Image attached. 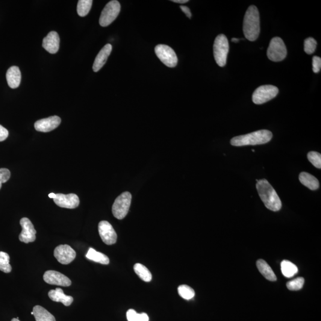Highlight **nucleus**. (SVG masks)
<instances>
[{
    "mask_svg": "<svg viewBox=\"0 0 321 321\" xmlns=\"http://www.w3.org/2000/svg\"><path fill=\"white\" fill-rule=\"evenodd\" d=\"M257 189L262 201L269 210L278 211L281 210L282 203L275 188L266 179L256 180Z\"/></svg>",
    "mask_w": 321,
    "mask_h": 321,
    "instance_id": "f257e3e1",
    "label": "nucleus"
},
{
    "mask_svg": "<svg viewBox=\"0 0 321 321\" xmlns=\"http://www.w3.org/2000/svg\"><path fill=\"white\" fill-rule=\"evenodd\" d=\"M260 17L257 7L250 5L247 8L243 20V31L247 40L255 41L260 34Z\"/></svg>",
    "mask_w": 321,
    "mask_h": 321,
    "instance_id": "f03ea898",
    "label": "nucleus"
},
{
    "mask_svg": "<svg viewBox=\"0 0 321 321\" xmlns=\"http://www.w3.org/2000/svg\"><path fill=\"white\" fill-rule=\"evenodd\" d=\"M273 138L272 132L261 130L247 135L234 137L231 140V145L234 146L263 145L269 142Z\"/></svg>",
    "mask_w": 321,
    "mask_h": 321,
    "instance_id": "7ed1b4c3",
    "label": "nucleus"
},
{
    "mask_svg": "<svg viewBox=\"0 0 321 321\" xmlns=\"http://www.w3.org/2000/svg\"><path fill=\"white\" fill-rule=\"evenodd\" d=\"M214 56L216 63L220 67H225L229 52V43L226 35H218L214 44Z\"/></svg>",
    "mask_w": 321,
    "mask_h": 321,
    "instance_id": "20e7f679",
    "label": "nucleus"
},
{
    "mask_svg": "<svg viewBox=\"0 0 321 321\" xmlns=\"http://www.w3.org/2000/svg\"><path fill=\"white\" fill-rule=\"evenodd\" d=\"M132 201V195L128 191L121 194L115 200L112 207V212L114 217L118 220H122L128 214Z\"/></svg>",
    "mask_w": 321,
    "mask_h": 321,
    "instance_id": "39448f33",
    "label": "nucleus"
},
{
    "mask_svg": "<svg viewBox=\"0 0 321 321\" xmlns=\"http://www.w3.org/2000/svg\"><path fill=\"white\" fill-rule=\"evenodd\" d=\"M287 54L286 46L281 38H273L267 50V56L270 60L275 62L282 61L286 57Z\"/></svg>",
    "mask_w": 321,
    "mask_h": 321,
    "instance_id": "423d86ee",
    "label": "nucleus"
},
{
    "mask_svg": "<svg viewBox=\"0 0 321 321\" xmlns=\"http://www.w3.org/2000/svg\"><path fill=\"white\" fill-rule=\"evenodd\" d=\"M277 87L273 85H263L257 88L252 95V101L255 104H264L275 98L278 95Z\"/></svg>",
    "mask_w": 321,
    "mask_h": 321,
    "instance_id": "0eeeda50",
    "label": "nucleus"
},
{
    "mask_svg": "<svg viewBox=\"0 0 321 321\" xmlns=\"http://www.w3.org/2000/svg\"><path fill=\"white\" fill-rule=\"evenodd\" d=\"M120 9L121 6L119 1L113 0L109 2L102 11L99 18L100 25L102 27L110 25L119 15Z\"/></svg>",
    "mask_w": 321,
    "mask_h": 321,
    "instance_id": "6e6552de",
    "label": "nucleus"
},
{
    "mask_svg": "<svg viewBox=\"0 0 321 321\" xmlns=\"http://www.w3.org/2000/svg\"><path fill=\"white\" fill-rule=\"evenodd\" d=\"M155 52L158 58L167 67H175L178 64V57L170 46L160 44L155 46Z\"/></svg>",
    "mask_w": 321,
    "mask_h": 321,
    "instance_id": "1a4fd4ad",
    "label": "nucleus"
},
{
    "mask_svg": "<svg viewBox=\"0 0 321 321\" xmlns=\"http://www.w3.org/2000/svg\"><path fill=\"white\" fill-rule=\"evenodd\" d=\"M98 231L103 242L107 245H112L116 243L117 235L110 223L107 221H102L99 223Z\"/></svg>",
    "mask_w": 321,
    "mask_h": 321,
    "instance_id": "9d476101",
    "label": "nucleus"
},
{
    "mask_svg": "<svg viewBox=\"0 0 321 321\" xmlns=\"http://www.w3.org/2000/svg\"><path fill=\"white\" fill-rule=\"evenodd\" d=\"M20 225L22 231L19 236V240L25 243L34 242L36 240L37 231L31 220L28 218H22L20 221Z\"/></svg>",
    "mask_w": 321,
    "mask_h": 321,
    "instance_id": "9b49d317",
    "label": "nucleus"
},
{
    "mask_svg": "<svg viewBox=\"0 0 321 321\" xmlns=\"http://www.w3.org/2000/svg\"><path fill=\"white\" fill-rule=\"evenodd\" d=\"M54 255L57 260L61 264L67 265L74 261L76 253L74 249L67 244H61L54 250Z\"/></svg>",
    "mask_w": 321,
    "mask_h": 321,
    "instance_id": "f8f14e48",
    "label": "nucleus"
},
{
    "mask_svg": "<svg viewBox=\"0 0 321 321\" xmlns=\"http://www.w3.org/2000/svg\"><path fill=\"white\" fill-rule=\"evenodd\" d=\"M53 200L58 207L64 208L75 209L80 204L78 196L74 193H70L68 195L57 193Z\"/></svg>",
    "mask_w": 321,
    "mask_h": 321,
    "instance_id": "ddd939ff",
    "label": "nucleus"
},
{
    "mask_svg": "<svg viewBox=\"0 0 321 321\" xmlns=\"http://www.w3.org/2000/svg\"><path fill=\"white\" fill-rule=\"evenodd\" d=\"M44 280L49 284L68 287L72 284V281L66 275L55 271H47L43 276Z\"/></svg>",
    "mask_w": 321,
    "mask_h": 321,
    "instance_id": "4468645a",
    "label": "nucleus"
},
{
    "mask_svg": "<svg viewBox=\"0 0 321 321\" xmlns=\"http://www.w3.org/2000/svg\"><path fill=\"white\" fill-rule=\"evenodd\" d=\"M61 120L60 117L54 116L46 119L37 121L35 123V129L41 132H49L54 130L60 126Z\"/></svg>",
    "mask_w": 321,
    "mask_h": 321,
    "instance_id": "2eb2a0df",
    "label": "nucleus"
},
{
    "mask_svg": "<svg viewBox=\"0 0 321 321\" xmlns=\"http://www.w3.org/2000/svg\"><path fill=\"white\" fill-rule=\"evenodd\" d=\"M43 46L50 54L57 53L60 48V37L55 31L50 32L47 36L44 38Z\"/></svg>",
    "mask_w": 321,
    "mask_h": 321,
    "instance_id": "dca6fc26",
    "label": "nucleus"
},
{
    "mask_svg": "<svg viewBox=\"0 0 321 321\" xmlns=\"http://www.w3.org/2000/svg\"><path fill=\"white\" fill-rule=\"evenodd\" d=\"M112 51V46L108 44L105 45L97 55L93 65V70L95 72H98L104 66L107 59Z\"/></svg>",
    "mask_w": 321,
    "mask_h": 321,
    "instance_id": "f3484780",
    "label": "nucleus"
},
{
    "mask_svg": "<svg viewBox=\"0 0 321 321\" xmlns=\"http://www.w3.org/2000/svg\"><path fill=\"white\" fill-rule=\"evenodd\" d=\"M48 296L52 301L61 302L66 306L71 305L73 302V297L66 295L64 293L63 290L60 288H57L55 290H50L48 292Z\"/></svg>",
    "mask_w": 321,
    "mask_h": 321,
    "instance_id": "a211bd4d",
    "label": "nucleus"
},
{
    "mask_svg": "<svg viewBox=\"0 0 321 321\" xmlns=\"http://www.w3.org/2000/svg\"><path fill=\"white\" fill-rule=\"evenodd\" d=\"M21 72L18 67L12 66L8 69L6 73V79L8 86L12 89L19 87L21 82Z\"/></svg>",
    "mask_w": 321,
    "mask_h": 321,
    "instance_id": "6ab92c4d",
    "label": "nucleus"
},
{
    "mask_svg": "<svg viewBox=\"0 0 321 321\" xmlns=\"http://www.w3.org/2000/svg\"><path fill=\"white\" fill-rule=\"evenodd\" d=\"M299 181L303 185L312 190H316L320 187L318 180L311 174L302 172L300 174Z\"/></svg>",
    "mask_w": 321,
    "mask_h": 321,
    "instance_id": "aec40b11",
    "label": "nucleus"
},
{
    "mask_svg": "<svg viewBox=\"0 0 321 321\" xmlns=\"http://www.w3.org/2000/svg\"><path fill=\"white\" fill-rule=\"evenodd\" d=\"M31 314L34 315L36 321H56L50 312L39 305L34 306Z\"/></svg>",
    "mask_w": 321,
    "mask_h": 321,
    "instance_id": "412c9836",
    "label": "nucleus"
},
{
    "mask_svg": "<svg viewBox=\"0 0 321 321\" xmlns=\"http://www.w3.org/2000/svg\"><path fill=\"white\" fill-rule=\"evenodd\" d=\"M258 269L261 275H263L265 278L268 280L271 281H276V276L275 273H274L272 268L270 267L266 261L263 260H259L256 263Z\"/></svg>",
    "mask_w": 321,
    "mask_h": 321,
    "instance_id": "4be33fe9",
    "label": "nucleus"
},
{
    "mask_svg": "<svg viewBox=\"0 0 321 321\" xmlns=\"http://www.w3.org/2000/svg\"><path fill=\"white\" fill-rule=\"evenodd\" d=\"M86 257L88 260L103 265H108L110 263V260L107 255H104V253L97 252L93 248H90L88 250Z\"/></svg>",
    "mask_w": 321,
    "mask_h": 321,
    "instance_id": "5701e85b",
    "label": "nucleus"
},
{
    "mask_svg": "<svg viewBox=\"0 0 321 321\" xmlns=\"http://www.w3.org/2000/svg\"><path fill=\"white\" fill-rule=\"evenodd\" d=\"M281 270L282 275L287 278L292 277L298 272V269L295 265L287 260L282 261Z\"/></svg>",
    "mask_w": 321,
    "mask_h": 321,
    "instance_id": "b1692460",
    "label": "nucleus"
},
{
    "mask_svg": "<svg viewBox=\"0 0 321 321\" xmlns=\"http://www.w3.org/2000/svg\"><path fill=\"white\" fill-rule=\"evenodd\" d=\"M134 269L135 273L143 281L145 282L151 281L152 278L151 273L145 266H143L142 264H136L135 265Z\"/></svg>",
    "mask_w": 321,
    "mask_h": 321,
    "instance_id": "393cba45",
    "label": "nucleus"
},
{
    "mask_svg": "<svg viewBox=\"0 0 321 321\" xmlns=\"http://www.w3.org/2000/svg\"><path fill=\"white\" fill-rule=\"evenodd\" d=\"M92 0H79L77 6V12L79 16L85 17L89 13L92 7Z\"/></svg>",
    "mask_w": 321,
    "mask_h": 321,
    "instance_id": "a878e982",
    "label": "nucleus"
},
{
    "mask_svg": "<svg viewBox=\"0 0 321 321\" xmlns=\"http://www.w3.org/2000/svg\"><path fill=\"white\" fill-rule=\"evenodd\" d=\"M12 268L10 264V256L8 253L0 252V271L5 273H10Z\"/></svg>",
    "mask_w": 321,
    "mask_h": 321,
    "instance_id": "bb28decb",
    "label": "nucleus"
},
{
    "mask_svg": "<svg viewBox=\"0 0 321 321\" xmlns=\"http://www.w3.org/2000/svg\"><path fill=\"white\" fill-rule=\"evenodd\" d=\"M178 293L182 298L190 300L195 295V291L187 285H181L178 287Z\"/></svg>",
    "mask_w": 321,
    "mask_h": 321,
    "instance_id": "cd10ccee",
    "label": "nucleus"
},
{
    "mask_svg": "<svg viewBox=\"0 0 321 321\" xmlns=\"http://www.w3.org/2000/svg\"><path fill=\"white\" fill-rule=\"evenodd\" d=\"M128 321H149L148 315L142 313L138 314L134 309H129L126 314Z\"/></svg>",
    "mask_w": 321,
    "mask_h": 321,
    "instance_id": "c85d7f7f",
    "label": "nucleus"
},
{
    "mask_svg": "<svg viewBox=\"0 0 321 321\" xmlns=\"http://www.w3.org/2000/svg\"><path fill=\"white\" fill-rule=\"evenodd\" d=\"M305 279L302 277H299L288 281L287 283V287L288 290L296 291L302 289L304 284Z\"/></svg>",
    "mask_w": 321,
    "mask_h": 321,
    "instance_id": "c756f323",
    "label": "nucleus"
},
{
    "mask_svg": "<svg viewBox=\"0 0 321 321\" xmlns=\"http://www.w3.org/2000/svg\"><path fill=\"white\" fill-rule=\"evenodd\" d=\"M308 160L317 169H321V155L320 153L311 151L308 154Z\"/></svg>",
    "mask_w": 321,
    "mask_h": 321,
    "instance_id": "7c9ffc66",
    "label": "nucleus"
},
{
    "mask_svg": "<svg viewBox=\"0 0 321 321\" xmlns=\"http://www.w3.org/2000/svg\"><path fill=\"white\" fill-rule=\"evenodd\" d=\"M317 43L313 38H308L305 40L304 50L306 54H312L316 49Z\"/></svg>",
    "mask_w": 321,
    "mask_h": 321,
    "instance_id": "2f4dec72",
    "label": "nucleus"
},
{
    "mask_svg": "<svg viewBox=\"0 0 321 321\" xmlns=\"http://www.w3.org/2000/svg\"><path fill=\"white\" fill-rule=\"evenodd\" d=\"M11 173L9 170L7 169H0V189H1L2 184L7 182L10 179Z\"/></svg>",
    "mask_w": 321,
    "mask_h": 321,
    "instance_id": "473e14b6",
    "label": "nucleus"
},
{
    "mask_svg": "<svg viewBox=\"0 0 321 321\" xmlns=\"http://www.w3.org/2000/svg\"><path fill=\"white\" fill-rule=\"evenodd\" d=\"M312 70L315 73H318L320 72L321 68V58L318 56H314L312 58Z\"/></svg>",
    "mask_w": 321,
    "mask_h": 321,
    "instance_id": "72a5a7b5",
    "label": "nucleus"
},
{
    "mask_svg": "<svg viewBox=\"0 0 321 321\" xmlns=\"http://www.w3.org/2000/svg\"><path fill=\"white\" fill-rule=\"evenodd\" d=\"M8 137V131L3 126L0 125V142L5 140Z\"/></svg>",
    "mask_w": 321,
    "mask_h": 321,
    "instance_id": "f704fd0d",
    "label": "nucleus"
},
{
    "mask_svg": "<svg viewBox=\"0 0 321 321\" xmlns=\"http://www.w3.org/2000/svg\"><path fill=\"white\" fill-rule=\"evenodd\" d=\"M181 8V10L183 11V13L186 15L188 18L190 19L191 17V13L190 12V10L189 9V8L187 7V6H182L180 7Z\"/></svg>",
    "mask_w": 321,
    "mask_h": 321,
    "instance_id": "c9c22d12",
    "label": "nucleus"
},
{
    "mask_svg": "<svg viewBox=\"0 0 321 321\" xmlns=\"http://www.w3.org/2000/svg\"><path fill=\"white\" fill-rule=\"evenodd\" d=\"M172 1L176 2V3L184 4L186 3L188 1V0H173Z\"/></svg>",
    "mask_w": 321,
    "mask_h": 321,
    "instance_id": "e433bc0d",
    "label": "nucleus"
},
{
    "mask_svg": "<svg viewBox=\"0 0 321 321\" xmlns=\"http://www.w3.org/2000/svg\"><path fill=\"white\" fill-rule=\"evenodd\" d=\"M56 194L54 193H49L48 195L49 198H51V199H54L55 197Z\"/></svg>",
    "mask_w": 321,
    "mask_h": 321,
    "instance_id": "4c0bfd02",
    "label": "nucleus"
},
{
    "mask_svg": "<svg viewBox=\"0 0 321 321\" xmlns=\"http://www.w3.org/2000/svg\"><path fill=\"white\" fill-rule=\"evenodd\" d=\"M238 41H239V40L237 39V38H232L231 39L232 42H234V43H238Z\"/></svg>",
    "mask_w": 321,
    "mask_h": 321,
    "instance_id": "58836bf2",
    "label": "nucleus"
},
{
    "mask_svg": "<svg viewBox=\"0 0 321 321\" xmlns=\"http://www.w3.org/2000/svg\"><path fill=\"white\" fill-rule=\"evenodd\" d=\"M11 321H20L19 319H17V318H13V319L11 320Z\"/></svg>",
    "mask_w": 321,
    "mask_h": 321,
    "instance_id": "ea45409f",
    "label": "nucleus"
},
{
    "mask_svg": "<svg viewBox=\"0 0 321 321\" xmlns=\"http://www.w3.org/2000/svg\"><path fill=\"white\" fill-rule=\"evenodd\" d=\"M252 152H255V150H254V149H253V150H252Z\"/></svg>",
    "mask_w": 321,
    "mask_h": 321,
    "instance_id": "a19ab883",
    "label": "nucleus"
}]
</instances>
